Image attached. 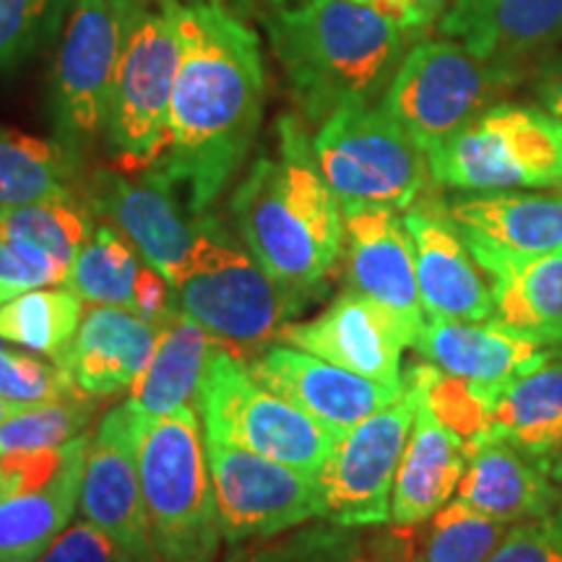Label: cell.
Returning a JSON list of instances; mask_svg holds the SVG:
<instances>
[{
  "instance_id": "obj_1",
  "label": "cell",
  "mask_w": 562,
  "mask_h": 562,
  "mask_svg": "<svg viewBox=\"0 0 562 562\" xmlns=\"http://www.w3.org/2000/svg\"><path fill=\"white\" fill-rule=\"evenodd\" d=\"M180 63L170 146L151 167L195 216L243 170L263 117L266 70L256 32L220 0L178 5Z\"/></svg>"
},
{
  "instance_id": "obj_2",
  "label": "cell",
  "mask_w": 562,
  "mask_h": 562,
  "mask_svg": "<svg viewBox=\"0 0 562 562\" xmlns=\"http://www.w3.org/2000/svg\"><path fill=\"white\" fill-rule=\"evenodd\" d=\"M229 211L273 281L307 300L318 297L344 250V214L297 117L277 123V151L252 161Z\"/></svg>"
},
{
  "instance_id": "obj_3",
  "label": "cell",
  "mask_w": 562,
  "mask_h": 562,
  "mask_svg": "<svg viewBox=\"0 0 562 562\" xmlns=\"http://www.w3.org/2000/svg\"><path fill=\"white\" fill-rule=\"evenodd\" d=\"M271 50L294 102L323 123L351 104H372L396 74L406 34L360 0H302L266 16Z\"/></svg>"
},
{
  "instance_id": "obj_4",
  "label": "cell",
  "mask_w": 562,
  "mask_h": 562,
  "mask_svg": "<svg viewBox=\"0 0 562 562\" xmlns=\"http://www.w3.org/2000/svg\"><path fill=\"white\" fill-rule=\"evenodd\" d=\"M193 229L191 261L172 286L175 302L237 360L252 362L313 300L273 281L248 245L209 211L195 214Z\"/></svg>"
},
{
  "instance_id": "obj_5",
  "label": "cell",
  "mask_w": 562,
  "mask_h": 562,
  "mask_svg": "<svg viewBox=\"0 0 562 562\" xmlns=\"http://www.w3.org/2000/svg\"><path fill=\"white\" fill-rule=\"evenodd\" d=\"M138 472L154 550L161 562H214L222 544L206 438L191 404L138 417Z\"/></svg>"
},
{
  "instance_id": "obj_6",
  "label": "cell",
  "mask_w": 562,
  "mask_h": 562,
  "mask_svg": "<svg viewBox=\"0 0 562 562\" xmlns=\"http://www.w3.org/2000/svg\"><path fill=\"white\" fill-rule=\"evenodd\" d=\"M438 186L463 193L562 186V123L521 104H492L427 151Z\"/></svg>"
},
{
  "instance_id": "obj_7",
  "label": "cell",
  "mask_w": 562,
  "mask_h": 562,
  "mask_svg": "<svg viewBox=\"0 0 562 562\" xmlns=\"http://www.w3.org/2000/svg\"><path fill=\"white\" fill-rule=\"evenodd\" d=\"M313 154L341 211H406L432 178L427 154L383 108L351 104L321 123Z\"/></svg>"
},
{
  "instance_id": "obj_8",
  "label": "cell",
  "mask_w": 562,
  "mask_h": 562,
  "mask_svg": "<svg viewBox=\"0 0 562 562\" xmlns=\"http://www.w3.org/2000/svg\"><path fill=\"white\" fill-rule=\"evenodd\" d=\"M195 402L206 438L229 442L315 476L341 440L311 414L263 389L248 372V364L224 347L211 355Z\"/></svg>"
},
{
  "instance_id": "obj_9",
  "label": "cell",
  "mask_w": 562,
  "mask_h": 562,
  "mask_svg": "<svg viewBox=\"0 0 562 562\" xmlns=\"http://www.w3.org/2000/svg\"><path fill=\"white\" fill-rule=\"evenodd\" d=\"M516 79L510 66L476 58L459 42H419L398 63L381 108L427 154L497 104Z\"/></svg>"
},
{
  "instance_id": "obj_10",
  "label": "cell",
  "mask_w": 562,
  "mask_h": 562,
  "mask_svg": "<svg viewBox=\"0 0 562 562\" xmlns=\"http://www.w3.org/2000/svg\"><path fill=\"white\" fill-rule=\"evenodd\" d=\"M140 9L138 0H76L70 9L50 79L55 131L70 149L108 131L117 68Z\"/></svg>"
},
{
  "instance_id": "obj_11",
  "label": "cell",
  "mask_w": 562,
  "mask_h": 562,
  "mask_svg": "<svg viewBox=\"0 0 562 562\" xmlns=\"http://www.w3.org/2000/svg\"><path fill=\"white\" fill-rule=\"evenodd\" d=\"M178 0L140 9L125 45L108 117V146L125 172L151 170L170 146V104L180 63Z\"/></svg>"
},
{
  "instance_id": "obj_12",
  "label": "cell",
  "mask_w": 562,
  "mask_h": 562,
  "mask_svg": "<svg viewBox=\"0 0 562 562\" xmlns=\"http://www.w3.org/2000/svg\"><path fill=\"white\" fill-rule=\"evenodd\" d=\"M417 409L419 391L404 378V391L396 402L360 422L336 442L334 456L318 474L326 521L349 529L391 521L393 482Z\"/></svg>"
},
{
  "instance_id": "obj_13",
  "label": "cell",
  "mask_w": 562,
  "mask_h": 562,
  "mask_svg": "<svg viewBox=\"0 0 562 562\" xmlns=\"http://www.w3.org/2000/svg\"><path fill=\"white\" fill-rule=\"evenodd\" d=\"M222 537L229 544L271 539L323 518L318 476L206 438Z\"/></svg>"
},
{
  "instance_id": "obj_14",
  "label": "cell",
  "mask_w": 562,
  "mask_h": 562,
  "mask_svg": "<svg viewBox=\"0 0 562 562\" xmlns=\"http://www.w3.org/2000/svg\"><path fill=\"white\" fill-rule=\"evenodd\" d=\"M81 516L110 533L136 562H161L154 550L138 472V417L125 402L91 435L81 476Z\"/></svg>"
},
{
  "instance_id": "obj_15",
  "label": "cell",
  "mask_w": 562,
  "mask_h": 562,
  "mask_svg": "<svg viewBox=\"0 0 562 562\" xmlns=\"http://www.w3.org/2000/svg\"><path fill=\"white\" fill-rule=\"evenodd\" d=\"M89 209L128 237L146 266L178 284L191 261L195 216L182 214L170 180L154 170H144L136 180L102 170L91 180Z\"/></svg>"
},
{
  "instance_id": "obj_16",
  "label": "cell",
  "mask_w": 562,
  "mask_h": 562,
  "mask_svg": "<svg viewBox=\"0 0 562 562\" xmlns=\"http://www.w3.org/2000/svg\"><path fill=\"white\" fill-rule=\"evenodd\" d=\"M281 341L385 385H402V355L414 347L402 321L357 290L341 292L318 318L290 323Z\"/></svg>"
},
{
  "instance_id": "obj_17",
  "label": "cell",
  "mask_w": 562,
  "mask_h": 562,
  "mask_svg": "<svg viewBox=\"0 0 562 562\" xmlns=\"http://www.w3.org/2000/svg\"><path fill=\"white\" fill-rule=\"evenodd\" d=\"M248 372L263 389L318 419L336 438H344L360 422L396 402L404 391V383L370 381L290 344L261 351L248 362Z\"/></svg>"
},
{
  "instance_id": "obj_18",
  "label": "cell",
  "mask_w": 562,
  "mask_h": 562,
  "mask_svg": "<svg viewBox=\"0 0 562 562\" xmlns=\"http://www.w3.org/2000/svg\"><path fill=\"white\" fill-rule=\"evenodd\" d=\"M404 224L414 243L422 311L427 321L484 323L495 318L487 273L476 263L442 201L412 203Z\"/></svg>"
},
{
  "instance_id": "obj_19",
  "label": "cell",
  "mask_w": 562,
  "mask_h": 562,
  "mask_svg": "<svg viewBox=\"0 0 562 562\" xmlns=\"http://www.w3.org/2000/svg\"><path fill=\"white\" fill-rule=\"evenodd\" d=\"M341 214L349 286L389 307L412 336V344H417L427 318L422 311L414 243L404 216L385 206H360Z\"/></svg>"
},
{
  "instance_id": "obj_20",
  "label": "cell",
  "mask_w": 562,
  "mask_h": 562,
  "mask_svg": "<svg viewBox=\"0 0 562 562\" xmlns=\"http://www.w3.org/2000/svg\"><path fill=\"white\" fill-rule=\"evenodd\" d=\"M456 497L503 524L542 518L562 505V487L533 456L503 435L487 432L467 442V469Z\"/></svg>"
},
{
  "instance_id": "obj_21",
  "label": "cell",
  "mask_w": 562,
  "mask_h": 562,
  "mask_svg": "<svg viewBox=\"0 0 562 562\" xmlns=\"http://www.w3.org/2000/svg\"><path fill=\"white\" fill-rule=\"evenodd\" d=\"M414 349L422 360L448 375L484 385H503L539 370L560 351L513 331L495 318L484 323L427 321Z\"/></svg>"
},
{
  "instance_id": "obj_22",
  "label": "cell",
  "mask_w": 562,
  "mask_h": 562,
  "mask_svg": "<svg viewBox=\"0 0 562 562\" xmlns=\"http://www.w3.org/2000/svg\"><path fill=\"white\" fill-rule=\"evenodd\" d=\"M446 211L472 256H542L562 248V195L467 193L448 201Z\"/></svg>"
},
{
  "instance_id": "obj_23",
  "label": "cell",
  "mask_w": 562,
  "mask_h": 562,
  "mask_svg": "<svg viewBox=\"0 0 562 562\" xmlns=\"http://www.w3.org/2000/svg\"><path fill=\"white\" fill-rule=\"evenodd\" d=\"M159 328L128 307L97 305L83 315L60 364L81 393L110 398L138 381L157 347Z\"/></svg>"
},
{
  "instance_id": "obj_24",
  "label": "cell",
  "mask_w": 562,
  "mask_h": 562,
  "mask_svg": "<svg viewBox=\"0 0 562 562\" xmlns=\"http://www.w3.org/2000/svg\"><path fill=\"white\" fill-rule=\"evenodd\" d=\"M438 26L476 58L510 66L562 32V0H451Z\"/></svg>"
},
{
  "instance_id": "obj_25",
  "label": "cell",
  "mask_w": 562,
  "mask_h": 562,
  "mask_svg": "<svg viewBox=\"0 0 562 562\" xmlns=\"http://www.w3.org/2000/svg\"><path fill=\"white\" fill-rule=\"evenodd\" d=\"M463 469L467 442L448 430L419 398L417 419L393 482L391 521L398 529L430 521L442 505L451 503Z\"/></svg>"
},
{
  "instance_id": "obj_26",
  "label": "cell",
  "mask_w": 562,
  "mask_h": 562,
  "mask_svg": "<svg viewBox=\"0 0 562 562\" xmlns=\"http://www.w3.org/2000/svg\"><path fill=\"white\" fill-rule=\"evenodd\" d=\"M474 258L490 277L495 321L562 349V248L542 256L476 252Z\"/></svg>"
},
{
  "instance_id": "obj_27",
  "label": "cell",
  "mask_w": 562,
  "mask_h": 562,
  "mask_svg": "<svg viewBox=\"0 0 562 562\" xmlns=\"http://www.w3.org/2000/svg\"><path fill=\"white\" fill-rule=\"evenodd\" d=\"M89 442V432L74 438L50 482L0 501V562H37L68 529L79 508Z\"/></svg>"
},
{
  "instance_id": "obj_28",
  "label": "cell",
  "mask_w": 562,
  "mask_h": 562,
  "mask_svg": "<svg viewBox=\"0 0 562 562\" xmlns=\"http://www.w3.org/2000/svg\"><path fill=\"white\" fill-rule=\"evenodd\" d=\"M222 344L206 328L175 307L161 323L157 347L146 370L131 385L128 404L140 419L161 417L199 398L211 355Z\"/></svg>"
},
{
  "instance_id": "obj_29",
  "label": "cell",
  "mask_w": 562,
  "mask_h": 562,
  "mask_svg": "<svg viewBox=\"0 0 562 562\" xmlns=\"http://www.w3.org/2000/svg\"><path fill=\"white\" fill-rule=\"evenodd\" d=\"M490 432L503 435L539 463L562 448V360L497 385L492 393Z\"/></svg>"
},
{
  "instance_id": "obj_30",
  "label": "cell",
  "mask_w": 562,
  "mask_h": 562,
  "mask_svg": "<svg viewBox=\"0 0 562 562\" xmlns=\"http://www.w3.org/2000/svg\"><path fill=\"white\" fill-rule=\"evenodd\" d=\"M79 151L60 138L0 128V211L74 195Z\"/></svg>"
},
{
  "instance_id": "obj_31",
  "label": "cell",
  "mask_w": 562,
  "mask_h": 562,
  "mask_svg": "<svg viewBox=\"0 0 562 562\" xmlns=\"http://www.w3.org/2000/svg\"><path fill=\"white\" fill-rule=\"evenodd\" d=\"M81 302L68 286L21 292L0 305V339L60 362L79 334Z\"/></svg>"
},
{
  "instance_id": "obj_32",
  "label": "cell",
  "mask_w": 562,
  "mask_h": 562,
  "mask_svg": "<svg viewBox=\"0 0 562 562\" xmlns=\"http://www.w3.org/2000/svg\"><path fill=\"white\" fill-rule=\"evenodd\" d=\"M140 263L138 250L112 224H100L70 263L63 286L91 305H115L133 311Z\"/></svg>"
},
{
  "instance_id": "obj_33",
  "label": "cell",
  "mask_w": 562,
  "mask_h": 562,
  "mask_svg": "<svg viewBox=\"0 0 562 562\" xmlns=\"http://www.w3.org/2000/svg\"><path fill=\"white\" fill-rule=\"evenodd\" d=\"M409 544L398 533L368 539L339 524H313L305 529L258 547L240 562H402Z\"/></svg>"
},
{
  "instance_id": "obj_34",
  "label": "cell",
  "mask_w": 562,
  "mask_h": 562,
  "mask_svg": "<svg viewBox=\"0 0 562 562\" xmlns=\"http://www.w3.org/2000/svg\"><path fill=\"white\" fill-rule=\"evenodd\" d=\"M94 229L91 209L76 201V195L0 211V237L30 243L50 252L68 269L83 245L91 240Z\"/></svg>"
},
{
  "instance_id": "obj_35",
  "label": "cell",
  "mask_w": 562,
  "mask_h": 562,
  "mask_svg": "<svg viewBox=\"0 0 562 562\" xmlns=\"http://www.w3.org/2000/svg\"><path fill=\"white\" fill-rule=\"evenodd\" d=\"M404 378L419 391V398L427 409L463 442H472L490 432L492 393L497 385L463 381L430 362L414 364Z\"/></svg>"
},
{
  "instance_id": "obj_36",
  "label": "cell",
  "mask_w": 562,
  "mask_h": 562,
  "mask_svg": "<svg viewBox=\"0 0 562 562\" xmlns=\"http://www.w3.org/2000/svg\"><path fill=\"white\" fill-rule=\"evenodd\" d=\"M100 409V398L87 393L60 398V402L32 406L0 425V456L60 448L87 432L89 422Z\"/></svg>"
},
{
  "instance_id": "obj_37",
  "label": "cell",
  "mask_w": 562,
  "mask_h": 562,
  "mask_svg": "<svg viewBox=\"0 0 562 562\" xmlns=\"http://www.w3.org/2000/svg\"><path fill=\"white\" fill-rule=\"evenodd\" d=\"M510 524L482 516L459 497L432 516V531L422 562H487Z\"/></svg>"
},
{
  "instance_id": "obj_38",
  "label": "cell",
  "mask_w": 562,
  "mask_h": 562,
  "mask_svg": "<svg viewBox=\"0 0 562 562\" xmlns=\"http://www.w3.org/2000/svg\"><path fill=\"white\" fill-rule=\"evenodd\" d=\"M76 0H0V70L16 68L63 32Z\"/></svg>"
},
{
  "instance_id": "obj_39",
  "label": "cell",
  "mask_w": 562,
  "mask_h": 562,
  "mask_svg": "<svg viewBox=\"0 0 562 562\" xmlns=\"http://www.w3.org/2000/svg\"><path fill=\"white\" fill-rule=\"evenodd\" d=\"M81 393L60 362H42L34 351L11 349L0 344V396L13 404L42 406Z\"/></svg>"
},
{
  "instance_id": "obj_40",
  "label": "cell",
  "mask_w": 562,
  "mask_h": 562,
  "mask_svg": "<svg viewBox=\"0 0 562 562\" xmlns=\"http://www.w3.org/2000/svg\"><path fill=\"white\" fill-rule=\"evenodd\" d=\"M487 562H562V505L542 518L513 524Z\"/></svg>"
},
{
  "instance_id": "obj_41",
  "label": "cell",
  "mask_w": 562,
  "mask_h": 562,
  "mask_svg": "<svg viewBox=\"0 0 562 562\" xmlns=\"http://www.w3.org/2000/svg\"><path fill=\"white\" fill-rule=\"evenodd\" d=\"M68 277V266L50 252L34 248L30 243L0 237V281L11 290L30 292L42 286H58Z\"/></svg>"
},
{
  "instance_id": "obj_42",
  "label": "cell",
  "mask_w": 562,
  "mask_h": 562,
  "mask_svg": "<svg viewBox=\"0 0 562 562\" xmlns=\"http://www.w3.org/2000/svg\"><path fill=\"white\" fill-rule=\"evenodd\" d=\"M37 562H136L125 547H121L110 533L100 526L83 521L68 526L66 531L55 539L50 550Z\"/></svg>"
},
{
  "instance_id": "obj_43",
  "label": "cell",
  "mask_w": 562,
  "mask_h": 562,
  "mask_svg": "<svg viewBox=\"0 0 562 562\" xmlns=\"http://www.w3.org/2000/svg\"><path fill=\"white\" fill-rule=\"evenodd\" d=\"M360 3L393 21L404 34H412L440 21L451 0H360Z\"/></svg>"
},
{
  "instance_id": "obj_44",
  "label": "cell",
  "mask_w": 562,
  "mask_h": 562,
  "mask_svg": "<svg viewBox=\"0 0 562 562\" xmlns=\"http://www.w3.org/2000/svg\"><path fill=\"white\" fill-rule=\"evenodd\" d=\"M178 307L172 284L151 266H140L136 290H133V313L151 323H165Z\"/></svg>"
},
{
  "instance_id": "obj_45",
  "label": "cell",
  "mask_w": 562,
  "mask_h": 562,
  "mask_svg": "<svg viewBox=\"0 0 562 562\" xmlns=\"http://www.w3.org/2000/svg\"><path fill=\"white\" fill-rule=\"evenodd\" d=\"M539 97H542L544 112H550L554 121L562 123V60L544 70L542 83H539Z\"/></svg>"
},
{
  "instance_id": "obj_46",
  "label": "cell",
  "mask_w": 562,
  "mask_h": 562,
  "mask_svg": "<svg viewBox=\"0 0 562 562\" xmlns=\"http://www.w3.org/2000/svg\"><path fill=\"white\" fill-rule=\"evenodd\" d=\"M21 412H26V406L13 404V402H9V398L0 396V425H5V422L13 419V417H16V414H21Z\"/></svg>"
},
{
  "instance_id": "obj_47",
  "label": "cell",
  "mask_w": 562,
  "mask_h": 562,
  "mask_svg": "<svg viewBox=\"0 0 562 562\" xmlns=\"http://www.w3.org/2000/svg\"><path fill=\"white\" fill-rule=\"evenodd\" d=\"M544 469H547V472H550V476H552V480H554V482H558V484H560V487H562V448H560V451H558V453H554V456H552V459H550V461H547V463H544Z\"/></svg>"
},
{
  "instance_id": "obj_48",
  "label": "cell",
  "mask_w": 562,
  "mask_h": 562,
  "mask_svg": "<svg viewBox=\"0 0 562 562\" xmlns=\"http://www.w3.org/2000/svg\"><path fill=\"white\" fill-rule=\"evenodd\" d=\"M9 495H13V484H11L9 472H5L3 461H0V501H3V497H9Z\"/></svg>"
},
{
  "instance_id": "obj_49",
  "label": "cell",
  "mask_w": 562,
  "mask_h": 562,
  "mask_svg": "<svg viewBox=\"0 0 562 562\" xmlns=\"http://www.w3.org/2000/svg\"><path fill=\"white\" fill-rule=\"evenodd\" d=\"M16 290H11L9 284H3V281H0V305H3V302H9L11 297H16Z\"/></svg>"
},
{
  "instance_id": "obj_50",
  "label": "cell",
  "mask_w": 562,
  "mask_h": 562,
  "mask_svg": "<svg viewBox=\"0 0 562 562\" xmlns=\"http://www.w3.org/2000/svg\"><path fill=\"white\" fill-rule=\"evenodd\" d=\"M256 3H266V5H273V9H281V5L292 3V0H256Z\"/></svg>"
},
{
  "instance_id": "obj_51",
  "label": "cell",
  "mask_w": 562,
  "mask_h": 562,
  "mask_svg": "<svg viewBox=\"0 0 562 562\" xmlns=\"http://www.w3.org/2000/svg\"><path fill=\"white\" fill-rule=\"evenodd\" d=\"M0 344H3V339H0Z\"/></svg>"
},
{
  "instance_id": "obj_52",
  "label": "cell",
  "mask_w": 562,
  "mask_h": 562,
  "mask_svg": "<svg viewBox=\"0 0 562 562\" xmlns=\"http://www.w3.org/2000/svg\"><path fill=\"white\" fill-rule=\"evenodd\" d=\"M138 3H140V0H138Z\"/></svg>"
}]
</instances>
